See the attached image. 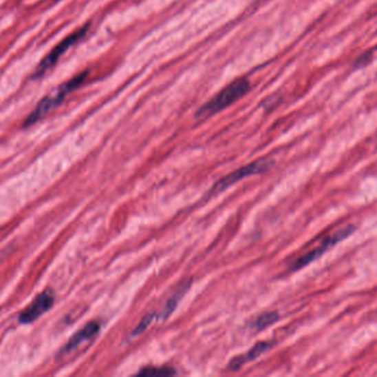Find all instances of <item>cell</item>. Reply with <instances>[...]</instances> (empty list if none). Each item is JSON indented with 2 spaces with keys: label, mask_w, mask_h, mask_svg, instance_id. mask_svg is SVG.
Returning a JSON list of instances; mask_svg holds the SVG:
<instances>
[{
  "label": "cell",
  "mask_w": 377,
  "mask_h": 377,
  "mask_svg": "<svg viewBox=\"0 0 377 377\" xmlns=\"http://www.w3.org/2000/svg\"><path fill=\"white\" fill-rule=\"evenodd\" d=\"M190 283H191V281H190V283H186V285H183L182 288H181L180 290H177V292L173 294L171 299L166 302V307H164V311L159 314L158 318H160V320H166V318H169V316H171L172 312L175 310V307H177V303L180 301L183 294H186V291H188Z\"/></svg>",
  "instance_id": "cell-8"
},
{
  "label": "cell",
  "mask_w": 377,
  "mask_h": 377,
  "mask_svg": "<svg viewBox=\"0 0 377 377\" xmlns=\"http://www.w3.org/2000/svg\"><path fill=\"white\" fill-rule=\"evenodd\" d=\"M279 318L277 312H267L263 313L261 316H258L255 321L252 322V327L256 331H261L266 329L269 325H274V322Z\"/></svg>",
  "instance_id": "cell-9"
},
{
  "label": "cell",
  "mask_w": 377,
  "mask_h": 377,
  "mask_svg": "<svg viewBox=\"0 0 377 377\" xmlns=\"http://www.w3.org/2000/svg\"><path fill=\"white\" fill-rule=\"evenodd\" d=\"M175 374V369L170 367H146L138 371V375L146 377L171 376Z\"/></svg>",
  "instance_id": "cell-10"
},
{
  "label": "cell",
  "mask_w": 377,
  "mask_h": 377,
  "mask_svg": "<svg viewBox=\"0 0 377 377\" xmlns=\"http://www.w3.org/2000/svg\"><path fill=\"white\" fill-rule=\"evenodd\" d=\"M250 84L247 79H237L228 84L222 91H219L214 98L201 106L197 112V119L210 118L212 115L221 112L230 104L243 98L250 91Z\"/></svg>",
  "instance_id": "cell-1"
},
{
  "label": "cell",
  "mask_w": 377,
  "mask_h": 377,
  "mask_svg": "<svg viewBox=\"0 0 377 377\" xmlns=\"http://www.w3.org/2000/svg\"><path fill=\"white\" fill-rule=\"evenodd\" d=\"M270 347H272V344L268 343V342H259V343L254 345L248 352L239 355L237 358H234L233 360H230L228 367L230 369L236 371V369H239L241 366L245 365V364L248 363L250 360L259 358L261 354L266 352L267 349H270Z\"/></svg>",
  "instance_id": "cell-7"
},
{
  "label": "cell",
  "mask_w": 377,
  "mask_h": 377,
  "mask_svg": "<svg viewBox=\"0 0 377 377\" xmlns=\"http://www.w3.org/2000/svg\"><path fill=\"white\" fill-rule=\"evenodd\" d=\"M155 318V314H148V316H144V318H142V321L139 322V325H137L136 329L133 331V336H139V334H142L144 330H147L148 327L153 323Z\"/></svg>",
  "instance_id": "cell-11"
},
{
  "label": "cell",
  "mask_w": 377,
  "mask_h": 377,
  "mask_svg": "<svg viewBox=\"0 0 377 377\" xmlns=\"http://www.w3.org/2000/svg\"><path fill=\"white\" fill-rule=\"evenodd\" d=\"M56 296L53 291L50 289L43 291L39 296H36L34 301L31 302L28 307L19 314V322L23 325H30L36 321L42 314L50 310L52 305H54Z\"/></svg>",
  "instance_id": "cell-5"
},
{
  "label": "cell",
  "mask_w": 377,
  "mask_h": 377,
  "mask_svg": "<svg viewBox=\"0 0 377 377\" xmlns=\"http://www.w3.org/2000/svg\"><path fill=\"white\" fill-rule=\"evenodd\" d=\"M272 165V163L267 159H258L255 162L247 164L246 166H243V167L232 172L228 176L219 179V182L217 184H214L213 187H212L211 194L221 193V192L230 187L232 185L236 184V183L239 182L241 179L254 176V175H257V174L265 173V172L268 171Z\"/></svg>",
  "instance_id": "cell-3"
},
{
  "label": "cell",
  "mask_w": 377,
  "mask_h": 377,
  "mask_svg": "<svg viewBox=\"0 0 377 377\" xmlns=\"http://www.w3.org/2000/svg\"><path fill=\"white\" fill-rule=\"evenodd\" d=\"M100 330V323L98 321H91L83 327L80 329L76 334L69 338L67 345L62 349L60 354H69V353L73 352L75 349L80 347V344L84 342L89 341L91 338H94L98 334V331Z\"/></svg>",
  "instance_id": "cell-6"
},
{
  "label": "cell",
  "mask_w": 377,
  "mask_h": 377,
  "mask_svg": "<svg viewBox=\"0 0 377 377\" xmlns=\"http://www.w3.org/2000/svg\"><path fill=\"white\" fill-rule=\"evenodd\" d=\"M87 31H89V25H85L82 28L73 32L72 34H69L63 41L60 42L58 45L53 48L52 51H50V53L36 68L34 73V79H39L42 76H45L47 71L56 65L58 60L63 56L64 53L69 50V48L75 45L78 40L82 39Z\"/></svg>",
  "instance_id": "cell-4"
},
{
  "label": "cell",
  "mask_w": 377,
  "mask_h": 377,
  "mask_svg": "<svg viewBox=\"0 0 377 377\" xmlns=\"http://www.w3.org/2000/svg\"><path fill=\"white\" fill-rule=\"evenodd\" d=\"M353 232H354V227L347 226L342 228V230H338V232H333L332 235L327 236L325 239H323V241L320 243L319 246L316 247V248L312 249L310 252L298 258L292 263L290 270L292 272H297L300 269L305 268V265H310L312 261L321 257L322 254H325L327 250H330L332 247L336 246V243L344 241V239H347Z\"/></svg>",
  "instance_id": "cell-2"
},
{
  "label": "cell",
  "mask_w": 377,
  "mask_h": 377,
  "mask_svg": "<svg viewBox=\"0 0 377 377\" xmlns=\"http://www.w3.org/2000/svg\"><path fill=\"white\" fill-rule=\"evenodd\" d=\"M371 56H373L371 53H365L363 56L360 57V58L356 60V62H355V67L362 68L364 67V65H367V63H369V61H371Z\"/></svg>",
  "instance_id": "cell-12"
}]
</instances>
